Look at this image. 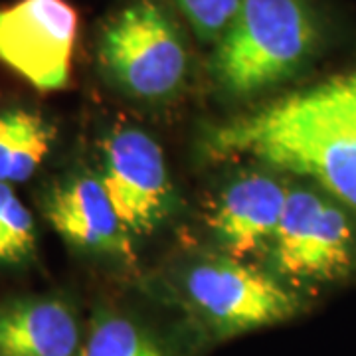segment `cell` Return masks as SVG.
Here are the masks:
<instances>
[{
    "mask_svg": "<svg viewBox=\"0 0 356 356\" xmlns=\"http://www.w3.org/2000/svg\"><path fill=\"white\" fill-rule=\"evenodd\" d=\"M208 151L218 159L252 156L311 177L356 210V135L307 88L216 127Z\"/></svg>",
    "mask_w": 356,
    "mask_h": 356,
    "instance_id": "obj_1",
    "label": "cell"
},
{
    "mask_svg": "<svg viewBox=\"0 0 356 356\" xmlns=\"http://www.w3.org/2000/svg\"><path fill=\"white\" fill-rule=\"evenodd\" d=\"M318 22L307 0H242L216 42L212 76L232 97H248L295 76L318 46Z\"/></svg>",
    "mask_w": 356,
    "mask_h": 356,
    "instance_id": "obj_2",
    "label": "cell"
},
{
    "mask_svg": "<svg viewBox=\"0 0 356 356\" xmlns=\"http://www.w3.org/2000/svg\"><path fill=\"white\" fill-rule=\"evenodd\" d=\"M99 64L129 95L163 99L188 72V50L170 16L153 0H133L109 18L99 36Z\"/></svg>",
    "mask_w": 356,
    "mask_h": 356,
    "instance_id": "obj_3",
    "label": "cell"
},
{
    "mask_svg": "<svg viewBox=\"0 0 356 356\" xmlns=\"http://www.w3.org/2000/svg\"><path fill=\"white\" fill-rule=\"evenodd\" d=\"M184 289L192 309L218 337L271 327L301 311L297 293L234 257L204 261L191 269Z\"/></svg>",
    "mask_w": 356,
    "mask_h": 356,
    "instance_id": "obj_4",
    "label": "cell"
},
{
    "mask_svg": "<svg viewBox=\"0 0 356 356\" xmlns=\"http://www.w3.org/2000/svg\"><path fill=\"white\" fill-rule=\"evenodd\" d=\"M271 248L280 275L325 283L341 280L353 269L356 236L343 208L318 192L293 188L287 192Z\"/></svg>",
    "mask_w": 356,
    "mask_h": 356,
    "instance_id": "obj_5",
    "label": "cell"
},
{
    "mask_svg": "<svg viewBox=\"0 0 356 356\" xmlns=\"http://www.w3.org/2000/svg\"><path fill=\"white\" fill-rule=\"evenodd\" d=\"M79 16L67 0H16L0 8V64L38 91L72 77Z\"/></svg>",
    "mask_w": 356,
    "mask_h": 356,
    "instance_id": "obj_6",
    "label": "cell"
},
{
    "mask_svg": "<svg viewBox=\"0 0 356 356\" xmlns=\"http://www.w3.org/2000/svg\"><path fill=\"white\" fill-rule=\"evenodd\" d=\"M102 184L129 234L153 232L170 210V178L161 145L135 127L102 140Z\"/></svg>",
    "mask_w": 356,
    "mask_h": 356,
    "instance_id": "obj_7",
    "label": "cell"
},
{
    "mask_svg": "<svg viewBox=\"0 0 356 356\" xmlns=\"http://www.w3.org/2000/svg\"><path fill=\"white\" fill-rule=\"evenodd\" d=\"M44 216L70 245L89 254L133 261L129 229L121 224L102 178L83 175L54 186L44 200Z\"/></svg>",
    "mask_w": 356,
    "mask_h": 356,
    "instance_id": "obj_8",
    "label": "cell"
},
{
    "mask_svg": "<svg viewBox=\"0 0 356 356\" xmlns=\"http://www.w3.org/2000/svg\"><path fill=\"white\" fill-rule=\"evenodd\" d=\"M287 192L280 180L266 175L238 178L222 192L208 224L229 257L242 261L273 242Z\"/></svg>",
    "mask_w": 356,
    "mask_h": 356,
    "instance_id": "obj_9",
    "label": "cell"
},
{
    "mask_svg": "<svg viewBox=\"0 0 356 356\" xmlns=\"http://www.w3.org/2000/svg\"><path fill=\"white\" fill-rule=\"evenodd\" d=\"M81 332L72 307L54 297L0 307V356H77Z\"/></svg>",
    "mask_w": 356,
    "mask_h": 356,
    "instance_id": "obj_10",
    "label": "cell"
},
{
    "mask_svg": "<svg viewBox=\"0 0 356 356\" xmlns=\"http://www.w3.org/2000/svg\"><path fill=\"white\" fill-rule=\"evenodd\" d=\"M56 129L28 109L0 111V182H24L48 159Z\"/></svg>",
    "mask_w": 356,
    "mask_h": 356,
    "instance_id": "obj_11",
    "label": "cell"
},
{
    "mask_svg": "<svg viewBox=\"0 0 356 356\" xmlns=\"http://www.w3.org/2000/svg\"><path fill=\"white\" fill-rule=\"evenodd\" d=\"M79 356H170L135 321L103 313L93 321Z\"/></svg>",
    "mask_w": 356,
    "mask_h": 356,
    "instance_id": "obj_12",
    "label": "cell"
},
{
    "mask_svg": "<svg viewBox=\"0 0 356 356\" xmlns=\"http://www.w3.org/2000/svg\"><path fill=\"white\" fill-rule=\"evenodd\" d=\"M36 250V224L10 184L0 182V264H18Z\"/></svg>",
    "mask_w": 356,
    "mask_h": 356,
    "instance_id": "obj_13",
    "label": "cell"
},
{
    "mask_svg": "<svg viewBox=\"0 0 356 356\" xmlns=\"http://www.w3.org/2000/svg\"><path fill=\"white\" fill-rule=\"evenodd\" d=\"M202 42H218L240 10L242 0H175Z\"/></svg>",
    "mask_w": 356,
    "mask_h": 356,
    "instance_id": "obj_14",
    "label": "cell"
},
{
    "mask_svg": "<svg viewBox=\"0 0 356 356\" xmlns=\"http://www.w3.org/2000/svg\"><path fill=\"white\" fill-rule=\"evenodd\" d=\"M307 91L356 135V65L307 88Z\"/></svg>",
    "mask_w": 356,
    "mask_h": 356,
    "instance_id": "obj_15",
    "label": "cell"
}]
</instances>
